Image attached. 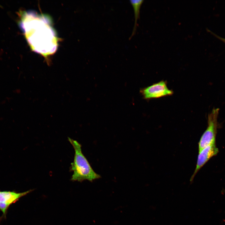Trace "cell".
<instances>
[{
	"label": "cell",
	"instance_id": "cell-1",
	"mask_svg": "<svg viewBox=\"0 0 225 225\" xmlns=\"http://www.w3.org/2000/svg\"><path fill=\"white\" fill-rule=\"evenodd\" d=\"M19 15V25L32 49L45 56L54 52L58 39L47 17L28 12Z\"/></svg>",
	"mask_w": 225,
	"mask_h": 225
},
{
	"label": "cell",
	"instance_id": "cell-2",
	"mask_svg": "<svg viewBox=\"0 0 225 225\" xmlns=\"http://www.w3.org/2000/svg\"><path fill=\"white\" fill-rule=\"evenodd\" d=\"M68 138L75 151L73 161L71 163L70 169L73 172L71 180L79 182L87 180L92 182L100 178V175L94 171L82 153L81 144L76 140L69 137Z\"/></svg>",
	"mask_w": 225,
	"mask_h": 225
},
{
	"label": "cell",
	"instance_id": "cell-3",
	"mask_svg": "<svg viewBox=\"0 0 225 225\" xmlns=\"http://www.w3.org/2000/svg\"><path fill=\"white\" fill-rule=\"evenodd\" d=\"M219 111V108H214L208 115V127L199 142L198 152L205 147L215 143Z\"/></svg>",
	"mask_w": 225,
	"mask_h": 225
},
{
	"label": "cell",
	"instance_id": "cell-4",
	"mask_svg": "<svg viewBox=\"0 0 225 225\" xmlns=\"http://www.w3.org/2000/svg\"><path fill=\"white\" fill-rule=\"evenodd\" d=\"M140 92L145 99L157 98L173 94V91L169 89L166 83L161 81L140 90Z\"/></svg>",
	"mask_w": 225,
	"mask_h": 225
},
{
	"label": "cell",
	"instance_id": "cell-5",
	"mask_svg": "<svg viewBox=\"0 0 225 225\" xmlns=\"http://www.w3.org/2000/svg\"><path fill=\"white\" fill-rule=\"evenodd\" d=\"M32 191V190H30L22 192L11 191H0V210L2 213L3 217L6 218L8 209L11 205L15 203L20 198Z\"/></svg>",
	"mask_w": 225,
	"mask_h": 225
},
{
	"label": "cell",
	"instance_id": "cell-6",
	"mask_svg": "<svg viewBox=\"0 0 225 225\" xmlns=\"http://www.w3.org/2000/svg\"><path fill=\"white\" fill-rule=\"evenodd\" d=\"M218 152V149L214 143L205 147L198 152L196 168L190 179L191 182L200 169L211 158L217 155Z\"/></svg>",
	"mask_w": 225,
	"mask_h": 225
},
{
	"label": "cell",
	"instance_id": "cell-7",
	"mask_svg": "<svg viewBox=\"0 0 225 225\" xmlns=\"http://www.w3.org/2000/svg\"><path fill=\"white\" fill-rule=\"evenodd\" d=\"M143 0H131L130 3L132 6L134 12L135 22L132 32L130 38L132 37L136 32L138 25V21L140 17V9Z\"/></svg>",
	"mask_w": 225,
	"mask_h": 225
},
{
	"label": "cell",
	"instance_id": "cell-8",
	"mask_svg": "<svg viewBox=\"0 0 225 225\" xmlns=\"http://www.w3.org/2000/svg\"><path fill=\"white\" fill-rule=\"evenodd\" d=\"M218 38H219L221 40H222V41H223L225 43V38H222L220 37H219L218 36H217Z\"/></svg>",
	"mask_w": 225,
	"mask_h": 225
}]
</instances>
